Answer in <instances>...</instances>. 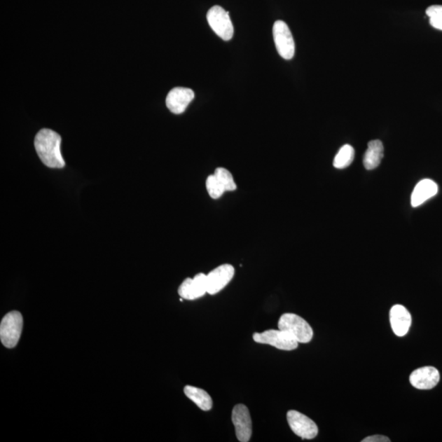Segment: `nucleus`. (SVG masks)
I'll return each mask as SVG.
<instances>
[{
	"label": "nucleus",
	"mask_w": 442,
	"mask_h": 442,
	"mask_svg": "<svg viewBox=\"0 0 442 442\" xmlns=\"http://www.w3.org/2000/svg\"><path fill=\"white\" fill-rule=\"evenodd\" d=\"M235 267L230 264H224L216 267L207 275V293L215 295L224 289L234 278Z\"/></svg>",
	"instance_id": "6e6552de"
},
{
	"label": "nucleus",
	"mask_w": 442,
	"mask_h": 442,
	"mask_svg": "<svg viewBox=\"0 0 442 442\" xmlns=\"http://www.w3.org/2000/svg\"><path fill=\"white\" fill-rule=\"evenodd\" d=\"M354 158V150L352 146L345 144L339 149L333 160V167L337 169H344L350 166Z\"/></svg>",
	"instance_id": "f3484780"
},
{
	"label": "nucleus",
	"mask_w": 442,
	"mask_h": 442,
	"mask_svg": "<svg viewBox=\"0 0 442 442\" xmlns=\"http://www.w3.org/2000/svg\"><path fill=\"white\" fill-rule=\"evenodd\" d=\"M23 318L17 310L8 313L0 324V339L4 347H15L21 338Z\"/></svg>",
	"instance_id": "7ed1b4c3"
},
{
	"label": "nucleus",
	"mask_w": 442,
	"mask_h": 442,
	"mask_svg": "<svg viewBox=\"0 0 442 442\" xmlns=\"http://www.w3.org/2000/svg\"><path fill=\"white\" fill-rule=\"evenodd\" d=\"M214 174H215L218 181L222 184V186L224 187L226 192L236 191L237 184L235 181V179L233 177L231 172L228 171L227 169L219 167L216 170Z\"/></svg>",
	"instance_id": "a211bd4d"
},
{
	"label": "nucleus",
	"mask_w": 442,
	"mask_h": 442,
	"mask_svg": "<svg viewBox=\"0 0 442 442\" xmlns=\"http://www.w3.org/2000/svg\"><path fill=\"white\" fill-rule=\"evenodd\" d=\"M426 13L429 18L431 27L442 31V6H432L427 8Z\"/></svg>",
	"instance_id": "aec40b11"
},
{
	"label": "nucleus",
	"mask_w": 442,
	"mask_h": 442,
	"mask_svg": "<svg viewBox=\"0 0 442 442\" xmlns=\"http://www.w3.org/2000/svg\"><path fill=\"white\" fill-rule=\"evenodd\" d=\"M286 420L291 431L303 439L312 440L318 435L317 424L302 413L289 410L286 414Z\"/></svg>",
	"instance_id": "0eeeda50"
},
{
	"label": "nucleus",
	"mask_w": 442,
	"mask_h": 442,
	"mask_svg": "<svg viewBox=\"0 0 442 442\" xmlns=\"http://www.w3.org/2000/svg\"><path fill=\"white\" fill-rule=\"evenodd\" d=\"M61 136L50 129L39 131L35 138V148L41 162L50 168L60 169L65 167L61 153Z\"/></svg>",
	"instance_id": "f257e3e1"
},
{
	"label": "nucleus",
	"mask_w": 442,
	"mask_h": 442,
	"mask_svg": "<svg viewBox=\"0 0 442 442\" xmlns=\"http://www.w3.org/2000/svg\"><path fill=\"white\" fill-rule=\"evenodd\" d=\"M178 293L181 298L189 301L203 297L207 293V275L200 273L193 279H186L179 286Z\"/></svg>",
	"instance_id": "9d476101"
},
{
	"label": "nucleus",
	"mask_w": 442,
	"mask_h": 442,
	"mask_svg": "<svg viewBox=\"0 0 442 442\" xmlns=\"http://www.w3.org/2000/svg\"><path fill=\"white\" fill-rule=\"evenodd\" d=\"M279 329L288 333L298 343H308L313 338V329L299 315L286 313L282 315L278 323Z\"/></svg>",
	"instance_id": "f03ea898"
},
{
	"label": "nucleus",
	"mask_w": 442,
	"mask_h": 442,
	"mask_svg": "<svg viewBox=\"0 0 442 442\" xmlns=\"http://www.w3.org/2000/svg\"><path fill=\"white\" fill-rule=\"evenodd\" d=\"M391 440L388 437L382 435H375L366 437L362 440V442H390Z\"/></svg>",
	"instance_id": "412c9836"
},
{
	"label": "nucleus",
	"mask_w": 442,
	"mask_h": 442,
	"mask_svg": "<svg viewBox=\"0 0 442 442\" xmlns=\"http://www.w3.org/2000/svg\"><path fill=\"white\" fill-rule=\"evenodd\" d=\"M206 188L209 195L213 199L220 198L223 194L226 192L224 187H223L220 181H218L215 174H211V176L207 177Z\"/></svg>",
	"instance_id": "6ab92c4d"
},
{
	"label": "nucleus",
	"mask_w": 442,
	"mask_h": 442,
	"mask_svg": "<svg viewBox=\"0 0 442 442\" xmlns=\"http://www.w3.org/2000/svg\"><path fill=\"white\" fill-rule=\"evenodd\" d=\"M385 153V148L380 140H372L368 144L363 163L367 170H373L380 166Z\"/></svg>",
	"instance_id": "2eb2a0df"
},
{
	"label": "nucleus",
	"mask_w": 442,
	"mask_h": 442,
	"mask_svg": "<svg viewBox=\"0 0 442 442\" xmlns=\"http://www.w3.org/2000/svg\"><path fill=\"white\" fill-rule=\"evenodd\" d=\"M254 340L257 343L270 345L284 351H293L298 347V343L283 330L270 329L263 333H255Z\"/></svg>",
	"instance_id": "39448f33"
},
{
	"label": "nucleus",
	"mask_w": 442,
	"mask_h": 442,
	"mask_svg": "<svg viewBox=\"0 0 442 442\" xmlns=\"http://www.w3.org/2000/svg\"><path fill=\"white\" fill-rule=\"evenodd\" d=\"M184 392L188 399L195 403L202 410L209 411L212 409L213 406L212 399L205 390L188 385L184 387Z\"/></svg>",
	"instance_id": "dca6fc26"
},
{
	"label": "nucleus",
	"mask_w": 442,
	"mask_h": 442,
	"mask_svg": "<svg viewBox=\"0 0 442 442\" xmlns=\"http://www.w3.org/2000/svg\"><path fill=\"white\" fill-rule=\"evenodd\" d=\"M390 323L396 336H405L409 332L412 323L409 310L401 305H395L390 310Z\"/></svg>",
	"instance_id": "ddd939ff"
},
{
	"label": "nucleus",
	"mask_w": 442,
	"mask_h": 442,
	"mask_svg": "<svg viewBox=\"0 0 442 442\" xmlns=\"http://www.w3.org/2000/svg\"><path fill=\"white\" fill-rule=\"evenodd\" d=\"M273 36L279 55L286 60H291L295 55V43L289 26L283 21H276Z\"/></svg>",
	"instance_id": "423d86ee"
},
{
	"label": "nucleus",
	"mask_w": 442,
	"mask_h": 442,
	"mask_svg": "<svg viewBox=\"0 0 442 442\" xmlns=\"http://www.w3.org/2000/svg\"><path fill=\"white\" fill-rule=\"evenodd\" d=\"M207 19L213 32L223 41H229L234 36V26L229 12L221 6H214L207 14Z\"/></svg>",
	"instance_id": "20e7f679"
},
{
	"label": "nucleus",
	"mask_w": 442,
	"mask_h": 442,
	"mask_svg": "<svg viewBox=\"0 0 442 442\" xmlns=\"http://www.w3.org/2000/svg\"><path fill=\"white\" fill-rule=\"evenodd\" d=\"M191 89L177 87L169 92L166 99L167 109L174 114H181L194 99Z\"/></svg>",
	"instance_id": "f8f14e48"
},
{
	"label": "nucleus",
	"mask_w": 442,
	"mask_h": 442,
	"mask_svg": "<svg viewBox=\"0 0 442 442\" xmlns=\"http://www.w3.org/2000/svg\"><path fill=\"white\" fill-rule=\"evenodd\" d=\"M438 193V186L431 179H425L417 184L411 194V205L417 207Z\"/></svg>",
	"instance_id": "4468645a"
},
{
	"label": "nucleus",
	"mask_w": 442,
	"mask_h": 442,
	"mask_svg": "<svg viewBox=\"0 0 442 442\" xmlns=\"http://www.w3.org/2000/svg\"><path fill=\"white\" fill-rule=\"evenodd\" d=\"M440 381V373L436 368L426 366L417 368L410 376L411 385L417 389L430 390Z\"/></svg>",
	"instance_id": "9b49d317"
},
{
	"label": "nucleus",
	"mask_w": 442,
	"mask_h": 442,
	"mask_svg": "<svg viewBox=\"0 0 442 442\" xmlns=\"http://www.w3.org/2000/svg\"><path fill=\"white\" fill-rule=\"evenodd\" d=\"M232 422L235 427L236 436L241 442H249L252 434V422L249 408L236 405L232 411Z\"/></svg>",
	"instance_id": "1a4fd4ad"
}]
</instances>
